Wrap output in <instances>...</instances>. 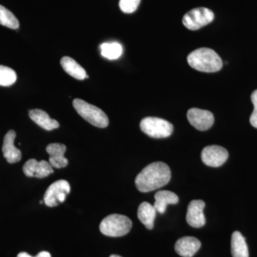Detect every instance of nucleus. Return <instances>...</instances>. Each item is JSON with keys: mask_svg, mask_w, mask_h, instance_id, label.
Here are the masks:
<instances>
[{"mask_svg": "<svg viewBox=\"0 0 257 257\" xmlns=\"http://www.w3.org/2000/svg\"><path fill=\"white\" fill-rule=\"evenodd\" d=\"M170 179L169 166L162 162H156L142 170L135 179V184L140 192H149L167 185Z\"/></svg>", "mask_w": 257, "mask_h": 257, "instance_id": "1", "label": "nucleus"}, {"mask_svg": "<svg viewBox=\"0 0 257 257\" xmlns=\"http://www.w3.org/2000/svg\"><path fill=\"white\" fill-rule=\"evenodd\" d=\"M187 61L193 69L208 73L218 72L223 66L222 60L215 51L205 47L193 51Z\"/></svg>", "mask_w": 257, "mask_h": 257, "instance_id": "2", "label": "nucleus"}, {"mask_svg": "<svg viewBox=\"0 0 257 257\" xmlns=\"http://www.w3.org/2000/svg\"><path fill=\"white\" fill-rule=\"evenodd\" d=\"M133 222L127 216L121 214H111L104 218L99 225L103 234L110 237H119L130 232Z\"/></svg>", "mask_w": 257, "mask_h": 257, "instance_id": "3", "label": "nucleus"}, {"mask_svg": "<svg viewBox=\"0 0 257 257\" xmlns=\"http://www.w3.org/2000/svg\"><path fill=\"white\" fill-rule=\"evenodd\" d=\"M73 106L81 116L93 126L105 128L109 124V119L105 113L97 106L89 104L80 99H74Z\"/></svg>", "mask_w": 257, "mask_h": 257, "instance_id": "4", "label": "nucleus"}, {"mask_svg": "<svg viewBox=\"0 0 257 257\" xmlns=\"http://www.w3.org/2000/svg\"><path fill=\"white\" fill-rule=\"evenodd\" d=\"M140 128L152 138H168L173 133V125L170 121L153 116L144 118L140 122Z\"/></svg>", "mask_w": 257, "mask_h": 257, "instance_id": "5", "label": "nucleus"}, {"mask_svg": "<svg viewBox=\"0 0 257 257\" xmlns=\"http://www.w3.org/2000/svg\"><path fill=\"white\" fill-rule=\"evenodd\" d=\"M214 13L206 8H198L188 12L182 19L183 25L190 30H197L214 20Z\"/></svg>", "mask_w": 257, "mask_h": 257, "instance_id": "6", "label": "nucleus"}, {"mask_svg": "<svg viewBox=\"0 0 257 257\" xmlns=\"http://www.w3.org/2000/svg\"><path fill=\"white\" fill-rule=\"evenodd\" d=\"M70 192V185L67 181L59 180L51 184L45 192L44 202L47 207H57L65 201L66 197Z\"/></svg>", "mask_w": 257, "mask_h": 257, "instance_id": "7", "label": "nucleus"}, {"mask_svg": "<svg viewBox=\"0 0 257 257\" xmlns=\"http://www.w3.org/2000/svg\"><path fill=\"white\" fill-rule=\"evenodd\" d=\"M201 157L206 165L211 167H219L224 165L228 160L229 153L224 147L211 145L204 148Z\"/></svg>", "mask_w": 257, "mask_h": 257, "instance_id": "8", "label": "nucleus"}, {"mask_svg": "<svg viewBox=\"0 0 257 257\" xmlns=\"http://www.w3.org/2000/svg\"><path fill=\"white\" fill-rule=\"evenodd\" d=\"M187 119L194 128L200 131H206L214 124V115L211 111L192 108L187 111Z\"/></svg>", "mask_w": 257, "mask_h": 257, "instance_id": "9", "label": "nucleus"}, {"mask_svg": "<svg viewBox=\"0 0 257 257\" xmlns=\"http://www.w3.org/2000/svg\"><path fill=\"white\" fill-rule=\"evenodd\" d=\"M23 172L27 177L45 178L53 173L52 166L45 160L38 162L35 159L28 160L23 166Z\"/></svg>", "mask_w": 257, "mask_h": 257, "instance_id": "10", "label": "nucleus"}, {"mask_svg": "<svg viewBox=\"0 0 257 257\" xmlns=\"http://www.w3.org/2000/svg\"><path fill=\"white\" fill-rule=\"evenodd\" d=\"M205 203L202 200H193L187 208V221L194 228H201L205 225L206 218L204 214Z\"/></svg>", "mask_w": 257, "mask_h": 257, "instance_id": "11", "label": "nucleus"}, {"mask_svg": "<svg viewBox=\"0 0 257 257\" xmlns=\"http://www.w3.org/2000/svg\"><path fill=\"white\" fill-rule=\"evenodd\" d=\"M15 138H16V133L14 130H10L5 135L4 141H3V156L10 164L20 162L22 158L21 151L14 145Z\"/></svg>", "mask_w": 257, "mask_h": 257, "instance_id": "12", "label": "nucleus"}, {"mask_svg": "<svg viewBox=\"0 0 257 257\" xmlns=\"http://www.w3.org/2000/svg\"><path fill=\"white\" fill-rule=\"evenodd\" d=\"M200 241L193 236H184L177 240L175 243V251L179 256L192 257L201 248Z\"/></svg>", "mask_w": 257, "mask_h": 257, "instance_id": "13", "label": "nucleus"}, {"mask_svg": "<svg viewBox=\"0 0 257 257\" xmlns=\"http://www.w3.org/2000/svg\"><path fill=\"white\" fill-rule=\"evenodd\" d=\"M67 147L60 143H52L47 147L46 151L50 155V163L52 167L64 168L68 165V160L64 157Z\"/></svg>", "mask_w": 257, "mask_h": 257, "instance_id": "14", "label": "nucleus"}, {"mask_svg": "<svg viewBox=\"0 0 257 257\" xmlns=\"http://www.w3.org/2000/svg\"><path fill=\"white\" fill-rule=\"evenodd\" d=\"M29 116L34 122L47 131L55 130L60 126L57 120L50 118L46 111L42 109H32L29 111Z\"/></svg>", "mask_w": 257, "mask_h": 257, "instance_id": "15", "label": "nucleus"}, {"mask_svg": "<svg viewBox=\"0 0 257 257\" xmlns=\"http://www.w3.org/2000/svg\"><path fill=\"white\" fill-rule=\"evenodd\" d=\"M155 203L154 204L157 212L164 214L169 204H176L179 202V197L175 193L167 190H161L155 195Z\"/></svg>", "mask_w": 257, "mask_h": 257, "instance_id": "16", "label": "nucleus"}, {"mask_svg": "<svg viewBox=\"0 0 257 257\" xmlns=\"http://www.w3.org/2000/svg\"><path fill=\"white\" fill-rule=\"evenodd\" d=\"M156 209L149 202H144L138 208V219L148 229H152L154 227L155 217H156Z\"/></svg>", "mask_w": 257, "mask_h": 257, "instance_id": "17", "label": "nucleus"}, {"mask_svg": "<svg viewBox=\"0 0 257 257\" xmlns=\"http://www.w3.org/2000/svg\"><path fill=\"white\" fill-rule=\"evenodd\" d=\"M60 64L64 70L74 78L83 80L87 77V73L84 69L71 57H62Z\"/></svg>", "mask_w": 257, "mask_h": 257, "instance_id": "18", "label": "nucleus"}, {"mask_svg": "<svg viewBox=\"0 0 257 257\" xmlns=\"http://www.w3.org/2000/svg\"><path fill=\"white\" fill-rule=\"evenodd\" d=\"M231 249L233 257H248L247 244L239 231H234L231 236Z\"/></svg>", "mask_w": 257, "mask_h": 257, "instance_id": "19", "label": "nucleus"}, {"mask_svg": "<svg viewBox=\"0 0 257 257\" xmlns=\"http://www.w3.org/2000/svg\"><path fill=\"white\" fill-rule=\"evenodd\" d=\"M101 54L108 60H116L122 54V47L118 42H107L100 46Z\"/></svg>", "mask_w": 257, "mask_h": 257, "instance_id": "20", "label": "nucleus"}, {"mask_svg": "<svg viewBox=\"0 0 257 257\" xmlns=\"http://www.w3.org/2000/svg\"><path fill=\"white\" fill-rule=\"evenodd\" d=\"M0 25L13 30H18L20 27V23L16 17L3 5H0Z\"/></svg>", "mask_w": 257, "mask_h": 257, "instance_id": "21", "label": "nucleus"}, {"mask_svg": "<svg viewBox=\"0 0 257 257\" xmlns=\"http://www.w3.org/2000/svg\"><path fill=\"white\" fill-rule=\"evenodd\" d=\"M17 81L16 72L13 69L4 65H0V86L9 87Z\"/></svg>", "mask_w": 257, "mask_h": 257, "instance_id": "22", "label": "nucleus"}, {"mask_svg": "<svg viewBox=\"0 0 257 257\" xmlns=\"http://www.w3.org/2000/svg\"><path fill=\"white\" fill-rule=\"evenodd\" d=\"M140 1L141 0H120V10L126 14L133 13L138 9Z\"/></svg>", "mask_w": 257, "mask_h": 257, "instance_id": "23", "label": "nucleus"}, {"mask_svg": "<svg viewBox=\"0 0 257 257\" xmlns=\"http://www.w3.org/2000/svg\"><path fill=\"white\" fill-rule=\"evenodd\" d=\"M251 99L253 104V111L250 116V123L253 127L257 128V89L251 94Z\"/></svg>", "mask_w": 257, "mask_h": 257, "instance_id": "24", "label": "nucleus"}, {"mask_svg": "<svg viewBox=\"0 0 257 257\" xmlns=\"http://www.w3.org/2000/svg\"><path fill=\"white\" fill-rule=\"evenodd\" d=\"M17 257H52L48 251H41L36 256H32L31 255L26 252H21L19 253Z\"/></svg>", "mask_w": 257, "mask_h": 257, "instance_id": "25", "label": "nucleus"}, {"mask_svg": "<svg viewBox=\"0 0 257 257\" xmlns=\"http://www.w3.org/2000/svg\"><path fill=\"white\" fill-rule=\"evenodd\" d=\"M109 257H121V256H119V255L112 254V255H111V256Z\"/></svg>", "mask_w": 257, "mask_h": 257, "instance_id": "26", "label": "nucleus"}]
</instances>
